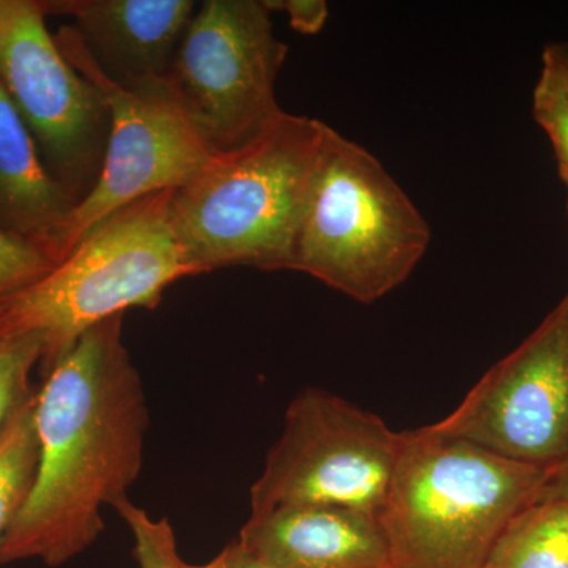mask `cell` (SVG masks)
Instances as JSON below:
<instances>
[{
	"label": "cell",
	"instance_id": "cell-9",
	"mask_svg": "<svg viewBox=\"0 0 568 568\" xmlns=\"http://www.w3.org/2000/svg\"><path fill=\"white\" fill-rule=\"evenodd\" d=\"M54 39L71 65L102 91L112 122L99 182L52 241L59 264L97 224L149 194L181 189L207 166L213 153L183 118L164 81L126 91L100 73L71 26H63Z\"/></svg>",
	"mask_w": 568,
	"mask_h": 568
},
{
	"label": "cell",
	"instance_id": "cell-21",
	"mask_svg": "<svg viewBox=\"0 0 568 568\" xmlns=\"http://www.w3.org/2000/svg\"><path fill=\"white\" fill-rule=\"evenodd\" d=\"M183 568H276L252 555L237 540L227 545L216 558L201 566L183 562Z\"/></svg>",
	"mask_w": 568,
	"mask_h": 568
},
{
	"label": "cell",
	"instance_id": "cell-12",
	"mask_svg": "<svg viewBox=\"0 0 568 568\" xmlns=\"http://www.w3.org/2000/svg\"><path fill=\"white\" fill-rule=\"evenodd\" d=\"M239 544L276 568H387L379 518L351 508L293 504L250 515Z\"/></svg>",
	"mask_w": 568,
	"mask_h": 568
},
{
	"label": "cell",
	"instance_id": "cell-20",
	"mask_svg": "<svg viewBox=\"0 0 568 568\" xmlns=\"http://www.w3.org/2000/svg\"><path fill=\"white\" fill-rule=\"evenodd\" d=\"M268 10H282L290 17L291 28L304 36H316L328 20L324 0H264Z\"/></svg>",
	"mask_w": 568,
	"mask_h": 568
},
{
	"label": "cell",
	"instance_id": "cell-18",
	"mask_svg": "<svg viewBox=\"0 0 568 568\" xmlns=\"http://www.w3.org/2000/svg\"><path fill=\"white\" fill-rule=\"evenodd\" d=\"M112 508L132 530L133 555L140 568H183L173 526L168 518L149 517L148 511L134 506L129 497Z\"/></svg>",
	"mask_w": 568,
	"mask_h": 568
},
{
	"label": "cell",
	"instance_id": "cell-7",
	"mask_svg": "<svg viewBox=\"0 0 568 568\" xmlns=\"http://www.w3.org/2000/svg\"><path fill=\"white\" fill-rule=\"evenodd\" d=\"M402 433L383 418L321 388L286 410L278 443L250 489L252 515L293 504L351 508L381 517Z\"/></svg>",
	"mask_w": 568,
	"mask_h": 568
},
{
	"label": "cell",
	"instance_id": "cell-8",
	"mask_svg": "<svg viewBox=\"0 0 568 568\" xmlns=\"http://www.w3.org/2000/svg\"><path fill=\"white\" fill-rule=\"evenodd\" d=\"M44 18L40 0H0V84L48 173L77 205L102 174L111 110L62 54Z\"/></svg>",
	"mask_w": 568,
	"mask_h": 568
},
{
	"label": "cell",
	"instance_id": "cell-1",
	"mask_svg": "<svg viewBox=\"0 0 568 568\" xmlns=\"http://www.w3.org/2000/svg\"><path fill=\"white\" fill-rule=\"evenodd\" d=\"M123 316L93 325L47 369L37 390L39 470L0 566L40 559L61 567L77 558L102 536L103 508L129 497L140 477L149 409Z\"/></svg>",
	"mask_w": 568,
	"mask_h": 568
},
{
	"label": "cell",
	"instance_id": "cell-19",
	"mask_svg": "<svg viewBox=\"0 0 568 568\" xmlns=\"http://www.w3.org/2000/svg\"><path fill=\"white\" fill-rule=\"evenodd\" d=\"M532 114L551 141L560 179L568 189V97L541 71L534 89Z\"/></svg>",
	"mask_w": 568,
	"mask_h": 568
},
{
	"label": "cell",
	"instance_id": "cell-5",
	"mask_svg": "<svg viewBox=\"0 0 568 568\" xmlns=\"http://www.w3.org/2000/svg\"><path fill=\"white\" fill-rule=\"evenodd\" d=\"M173 192L97 224L54 271L0 305V331L39 336L47 372L93 325L134 306L155 308L171 284L194 275L171 223Z\"/></svg>",
	"mask_w": 568,
	"mask_h": 568
},
{
	"label": "cell",
	"instance_id": "cell-15",
	"mask_svg": "<svg viewBox=\"0 0 568 568\" xmlns=\"http://www.w3.org/2000/svg\"><path fill=\"white\" fill-rule=\"evenodd\" d=\"M36 405L37 390L0 432V549L31 496L39 470Z\"/></svg>",
	"mask_w": 568,
	"mask_h": 568
},
{
	"label": "cell",
	"instance_id": "cell-17",
	"mask_svg": "<svg viewBox=\"0 0 568 568\" xmlns=\"http://www.w3.org/2000/svg\"><path fill=\"white\" fill-rule=\"evenodd\" d=\"M47 246L0 227V305L54 271Z\"/></svg>",
	"mask_w": 568,
	"mask_h": 568
},
{
	"label": "cell",
	"instance_id": "cell-2",
	"mask_svg": "<svg viewBox=\"0 0 568 568\" xmlns=\"http://www.w3.org/2000/svg\"><path fill=\"white\" fill-rule=\"evenodd\" d=\"M327 123L282 118L239 151L213 155L171 196V223L194 275L246 265L291 271Z\"/></svg>",
	"mask_w": 568,
	"mask_h": 568
},
{
	"label": "cell",
	"instance_id": "cell-6",
	"mask_svg": "<svg viewBox=\"0 0 568 568\" xmlns=\"http://www.w3.org/2000/svg\"><path fill=\"white\" fill-rule=\"evenodd\" d=\"M257 0H205L194 11L164 84L213 155L263 136L284 114L276 81L290 48Z\"/></svg>",
	"mask_w": 568,
	"mask_h": 568
},
{
	"label": "cell",
	"instance_id": "cell-14",
	"mask_svg": "<svg viewBox=\"0 0 568 568\" xmlns=\"http://www.w3.org/2000/svg\"><path fill=\"white\" fill-rule=\"evenodd\" d=\"M485 568H568V499L536 500L518 511Z\"/></svg>",
	"mask_w": 568,
	"mask_h": 568
},
{
	"label": "cell",
	"instance_id": "cell-16",
	"mask_svg": "<svg viewBox=\"0 0 568 568\" xmlns=\"http://www.w3.org/2000/svg\"><path fill=\"white\" fill-rule=\"evenodd\" d=\"M41 358L39 336L0 331V432L36 394L31 372Z\"/></svg>",
	"mask_w": 568,
	"mask_h": 568
},
{
	"label": "cell",
	"instance_id": "cell-3",
	"mask_svg": "<svg viewBox=\"0 0 568 568\" xmlns=\"http://www.w3.org/2000/svg\"><path fill=\"white\" fill-rule=\"evenodd\" d=\"M551 467L489 454L435 426L402 433L379 521L387 568H485L510 519L536 503Z\"/></svg>",
	"mask_w": 568,
	"mask_h": 568
},
{
	"label": "cell",
	"instance_id": "cell-10",
	"mask_svg": "<svg viewBox=\"0 0 568 568\" xmlns=\"http://www.w3.org/2000/svg\"><path fill=\"white\" fill-rule=\"evenodd\" d=\"M497 457L556 467L568 457V293L503 361L433 424Z\"/></svg>",
	"mask_w": 568,
	"mask_h": 568
},
{
	"label": "cell",
	"instance_id": "cell-4",
	"mask_svg": "<svg viewBox=\"0 0 568 568\" xmlns=\"http://www.w3.org/2000/svg\"><path fill=\"white\" fill-rule=\"evenodd\" d=\"M429 244L432 227L384 164L328 125L291 271L373 304L409 278Z\"/></svg>",
	"mask_w": 568,
	"mask_h": 568
},
{
	"label": "cell",
	"instance_id": "cell-13",
	"mask_svg": "<svg viewBox=\"0 0 568 568\" xmlns=\"http://www.w3.org/2000/svg\"><path fill=\"white\" fill-rule=\"evenodd\" d=\"M73 207L0 84V227L40 242L52 256V241Z\"/></svg>",
	"mask_w": 568,
	"mask_h": 568
},
{
	"label": "cell",
	"instance_id": "cell-23",
	"mask_svg": "<svg viewBox=\"0 0 568 568\" xmlns=\"http://www.w3.org/2000/svg\"><path fill=\"white\" fill-rule=\"evenodd\" d=\"M568 499V457L552 467L537 500Z\"/></svg>",
	"mask_w": 568,
	"mask_h": 568
},
{
	"label": "cell",
	"instance_id": "cell-11",
	"mask_svg": "<svg viewBox=\"0 0 568 568\" xmlns=\"http://www.w3.org/2000/svg\"><path fill=\"white\" fill-rule=\"evenodd\" d=\"M63 14L106 80L126 91L166 80L196 2L192 0H40Z\"/></svg>",
	"mask_w": 568,
	"mask_h": 568
},
{
	"label": "cell",
	"instance_id": "cell-22",
	"mask_svg": "<svg viewBox=\"0 0 568 568\" xmlns=\"http://www.w3.org/2000/svg\"><path fill=\"white\" fill-rule=\"evenodd\" d=\"M541 73L555 81L568 97V41L549 43L544 48Z\"/></svg>",
	"mask_w": 568,
	"mask_h": 568
}]
</instances>
